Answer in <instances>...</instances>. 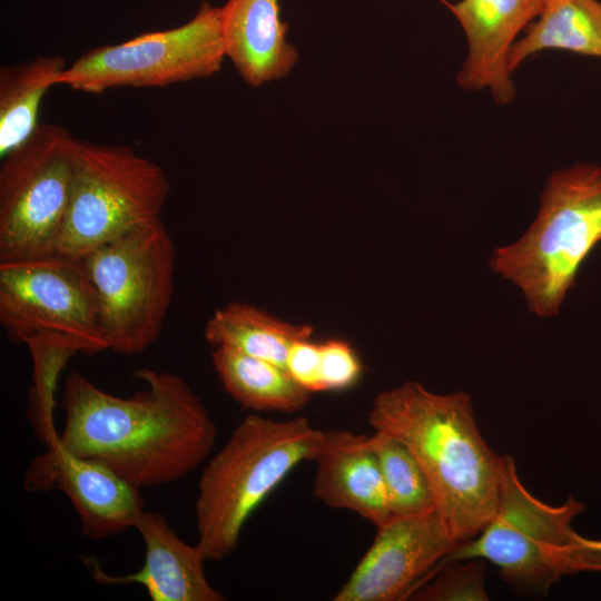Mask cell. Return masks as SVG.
<instances>
[{
  "mask_svg": "<svg viewBox=\"0 0 601 601\" xmlns=\"http://www.w3.org/2000/svg\"><path fill=\"white\" fill-rule=\"evenodd\" d=\"M146 388L119 397L72 371L65 383V421L56 442L96 461L138 489L178 481L204 463L216 424L179 375L142 368Z\"/></svg>",
  "mask_w": 601,
  "mask_h": 601,
  "instance_id": "6da1fadb",
  "label": "cell"
},
{
  "mask_svg": "<svg viewBox=\"0 0 601 601\" xmlns=\"http://www.w3.org/2000/svg\"><path fill=\"white\" fill-rule=\"evenodd\" d=\"M368 423L413 453L457 544L475 538L496 509L502 455L483 439L471 395L436 394L407 381L374 398Z\"/></svg>",
  "mask_w": 601,
  "mask_h": 601,
  "instance_id": "7a4b0ae2",
  "label": "cell"
},
{
  "mask_svg": "<svg viewBox=\"0 0 601 601\" xmlns=\"http://www.w3.org/2000/svg\"><path fill=\"white\" fill-rule=\"evenodd\" d=\"M324 431L305 416L274 421L247 415L208 461L195 503L197 543L206 561H221L237 548L260 503L300 463L314 461Z\"/></svg>",
  "mask_w": 601,
  "mask_h": 601,
  "instance_id": "3957f363",
  "label": "cell"
},
{
  "mask_svg": "<svg viewBox=\"0 0 601 601\" xmlns=\"http://www.w3.org/2000/svg\"><path fill=\"white\" fill-rule=\"evenodd\" d=\"M601 242V166L553 171L535 219L516 242L496 247L489 266L523 294L530 313L555 316L580 268Z\"/></svg>",
  "mask_w": 601,
  "mask_h": 601,
  "instance_id": "277c9868",
  "label": "cell"
},
{
  "mask_svg": "<svg viewBox=\"0 0 601 601\" xmlns=\"http://www.w3.org/2000/svg\"><path fill=\"white\" fill-rule=\"evenodd\" d=\"M109 349L136 355L160 335L174 293L176 252L159 219L106 243L85 257Z\"/></svg>",
  "mask_w": 601,
  "mask_h": 601,
  "instance_id": "5b68a950",
  "label": "cell"
},
{
  "mask_svg": "<svg viewBox=\"0 0 601 601\" xmlns=\"http://www.w3.org/2000/svg\"><path fill=\"white\" fill-rule=\"evenodd\" d=\"M169 191L165 170L132 148L79 139L57 253L82 258L97 247L159 219Z\"/></svg>",
  "mask_w": 601,
  "mask_h": 601,
  "instance_id": "8992f818",
  "label": "cell"
},
{
  "mask_svg": "<svg viewBox=\"0 0 601 601\" xmlns=\"http://www.w3.org/2000/svg\"><path fill=\"white\" fill-rule=\"evenodd\" d=\"M585 505L569 496L550 505L521 482L514 460L502 455L495 512L473 539L444 560L481 559L495 565L511 587L543 594L566 575L564 551L577 533L572 523Z\"/></svg>",
  "mask_w": 601,
  "mask_h": 601,
  "instance_id": "52a82bcc",
  "label": "cell"
},
{
  "mask_svg": "<svg viewBox=\"0 0 601 601\" xmlns=\"http://www.w3.org/2000/svg\"><path fill=\"white\" fill-rule=\"evenodd\" d=\"M79 139L40 124L0 168V260L57 253L75 177Z\"/></svg>",
  "mask_w": 601,
  "mask_h": 601,
  "instance_id": "ba28073f",
  "label": "cell"
},
{
  "mask_svg": "<svg viewBox=\"0 0 601 601\" xmlns=\"http://www.w3.org/2000/svg\"><path fill=\"white\" fill-rule=\"evenodd\" d=\"M225 58L219 7L203 1L184 24L90 49L66 67L57 86L95 95L166 87L211 77Z\"/></svg>",
  "mask_w": 601,
  "mask_h": 601,
  "instance_id": "9c48e42d",
  "label": "cell"
},
{
  "mask_svg": "<svg viewBox=\"0 0 601 601\" xmlns=\"http://www.w3.org/2000/svg\"><path fill=\"white\" fill-rule=\"evenodd\" d=\"M0 322L16 342L51 334L81 353L109 349L97 294L79 257L56 253L0 260Z\"/></svg>",
  "mask_w": 601,
  "mask_h": 601,
  "instance_id": "30bf717a",
  "label": "cell"
},
{
  "mask_svg": "<svg viewBox=\"0 0 601 601\" xmlns=\"http://www.w3.org/2000/svg\"><path fill=\"white\" fill-rule=\"evenodd\" d=\"M335 593V601H394L414 587L457 546L436 510L392 516Z\"/></svg>",
  "mask_w": 601,
  "mask_h": 601,
  "instance_id": "8fae6325",
  "label": "cell"
},
{
  "mask_svg": "<svg viewBox=\"0 0 601 601\" xmlns=\"http://www.w3.org/2000/svg\"><path fill=\"white\" fill-rule=\"evenodd\" d=\"M29 492L59 490L78 514L82 535L105 539L135 529L145 503L140 489L96 461L76 456L56 441L28 467Z\"/></svg>",
  "mask_w": 601,
  "mask_h": 601,
  "instance_id": "7c38bea8",
  "label": "cell"
},
{
  "mask_svg": "<svg viewBox=\"0 0 601 601\" xmlns=\"http://www.w3.org/2000/svg\"><path fill=\"white\" fill-rule=\"evenodd\" d=\"M456 17L467 40V56L456 80L466 90L490 89L499 105L511 102L516 89L508 57L518 33L536 19L543 0H441Z\"/></svg>",
  "mask_w": 601,
  "mask_h": 601,
  "instance_id": "4fadbf2b",
  "label": "cell"
},
{
  "mask_svg": "<svg viewBox=\"0 0 601 601\" xmlns=\"http://www.w3.org/2000/svg\"><path fill=\"white\" fill-rule=\"evenodd\" d=\"M145 545L139 571L111 575L97 560L86 558L93 579L100 584H140L152 601H224L205 573V559L198 546L181 540L159 513L144 511L135 526Z\"/></svg>",
  "mask_w": 601,
  "mask_h": 601,
  "instance_id": "5bb4252c",
  "label": "cell"
},
{
  "mask_svg": "<svg viewBox=\"0 0 601 601\" xmlns=\"http://www.w3.org/2000/svg\"><path fill=\"white\" fill-rule=\"evenodd\" d=\"M314 494L333 509H346L376 528L392 518L376 454L368 436L324 431L315 460Z\"/></svg>",
  "mask_w": 601,
  "mask_h": 601,
  "instance_id": "9a60e30c",
  "label": "cell"
},
{
  "mask_svg": "<svg viewBox=\"0 0 601 601\" xmlns=\"http://www.w3.org/2000/svg\"><path fill=\"white\" fill-rule=\"evenodd\" d=\"M219 18L226 58L247 85L280 79L296 63L298 53L287 41L279 0H227Z\"/></svg>",
  "mask_w": 601,
  "mask_h": 601,
  "instance_id": "2e32d148",
  "label": "cell"
},
{
  "mask_svg": "<svg viewBox=\"0 0 601 601\" xmlns=\"http://www.w3.org/2000/svg\"><path fill=\"white\" fill-rule=\"evenodd\" d=\"M536 19L509 52L511 72L531 55L545 49L601 58V2L598 0H543Z\"/></svg>",
  "mask_w": 601,
  "mask_h": 601,
  "instance_id": "e0dca14e",
  "label": "cell"
},
{
  "mask_svg": "<svg viewBox=\"0 0 601 601\" xmlns=\"http://www.w3.org/2000/svg\"><path fill=\"white\" fill-rule=\"evenodd\" d=\"M211 359L226 392L246 408L289 413L309 400L284 367L226 346L215 347Z\"/></svg>",
  "mask_w": 601,
  "mask_h": 601,
  "instance_id": "ac0fdd59",
  "label": "cell"
},
{
  "mask_svg": "<svg viewBox=\"0 0 601 601\" xmlns=\"http://www.w3.org/2000/svg\"><path fill=\"white\" fill-rule=\"evenodd\" d=\"M67 65L61 56H39L0 68V155L26 142L39 127V111L47 90Z\"/></svg>",
  "mask_w": 601,
  "mask_h": 601,
  "instance_id": "d6986e66",
  "label": "cell"
},
{
  "mask_svg": "<svg viewBox=\"0 0 601 601\" xmlns=\"http://www.w3.org/2000/svg\"><path fill=\"white\" fill-rule=\"evenodd\" d=\"M312 334V326L283 322L239 302L217 309L205 328L206 339L214 347H230L284 368L292 345Z\"/></svg>",
  "mask_w": 601,
  "mask_h": 601,
  "instance_id": "ffe728a7",
  "label": "cell"
},
{
  "mask_svg": "<svg viewBox=\"0 0 601 601\" xmlns=\"http://www.w3.org/2000/svg\"><path fill=\"white\" fill-rule=\"evenodd\" d=\"M368 442L381 466L392 516L436 510L427 477L408 447L380 431L368 435Z\"/></svg>",
  "mask_w": 601,
  "mask_h": 601,
  "instance_id": "44dd1931",
  "label": "cell"
},
{
  "mask_svg": "<svg viewBox=\"0 0 601 601\" xmlns=\"http://www.w3.org/2000/svg\"><path fill=\"white\" fill-rule=\"evenodd\" d=\"M33 361V385L29 396V420L46 446L58 437L53 424L55 391L58 376L67 361L80 352L69 339L38 334L26 342Z\"/></svg>",
  "mask_w": 601,
  "mask_h": 601,
  "instance_id": "7402d4cb",
  "label": "cell"
},
{
  "mask_svg": "<svg viewBox=\"0 0 601 601\" xmlns=\"http://www.w3.org/2000/svg\"><path fill=\"white\" fill-rule=\"evenodd\" d=\"M484 569L481 559L445 561V566L434 579L411 595L422 601H486Z\"/></svg>",
  "mask_w": 601,
  "mask_h": 601,
  "instance_id": "603a6c76",
  "label": "cell"
},
{
  "mask_svg": "<svg viewBox=\"0 0 601 601\" xmlns=\"http://www.w3.org/2000/svg\"><path fill=\"white\" fill-rule=\"evenodd\" d=\"M362 372L359 357L346 341L331 338L319 343L321 392L348 388Z\"/></svg>",
  "mask_w": 601,
  "mask_h": 601,
  "instance_id": "cb8c5ba5",
  "label": "cell"
},
{
  "mask_svg": "<svg viewBox=\"0 0 601 601\" xmlns=\"http://www.w3.org/2000/svg\"><path fill=\"white\" fill-rule=\"evenodd\" d=\"M286 370L307 392H321L319 343L309 338L295 342L287 355Z\"/></svg>",
  "mask_w": 601,
  "mask_h": 601,
  "instance_id": "d4e9b609",
  "label": "cell"
},
{
  "mask_svg": "<svg viewBox=\"0 0 601 601\" xmlns=\"http://www.w3.org/2000/svg\"><path fill=\"white\" fill-rule=\"evenodd\" d=\"M565 573L601 572V540L575 533L564 551Z\"/></svg>",
  "mask_w": 601,
  "mask_h": 601,
  "instance_id": "484cf974",
  "label": "cell"
}]
</instances>
